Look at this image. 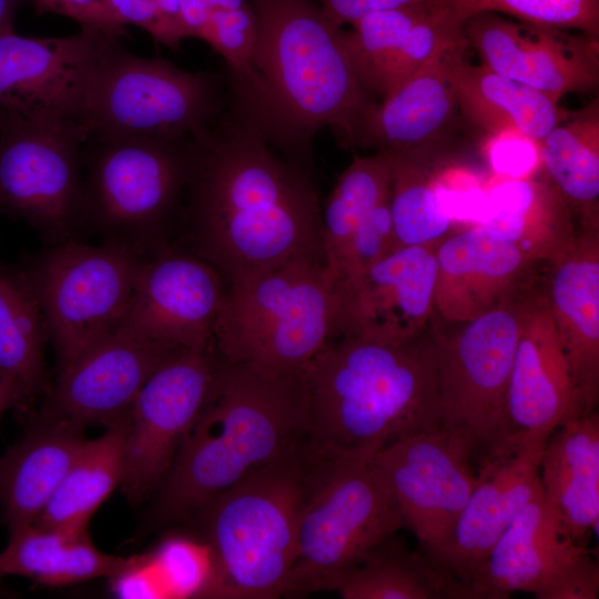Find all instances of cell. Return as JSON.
I'll use <instances>...</instances> for the list:
<instances>
[{
    "instance_id": "obj_1",
    "label": "cell",
    "mask_w": 599,
    "mask_h": 599,
    "mask_svg": "<svg viewBox=\"0 0 599 599\" xmlns=\"http://www.w3.org/2000/svg\"><path fill=\"white\" fill-rule=\"evenodd\" d=\"M272 144L247 111H223L192 138L174 243L214 266L226 285L296 260L325 263L311 170L277 156Z\"/></svg>"
},
{
    "instance_id": "obj_2",
    "label": "cell",
    "mask_w": 599,
    "mask_h": 599,
    "mask_svg": "<svg viewBox=\"0 0 599 599\" xmlns=\"http://www.w3.org/2000/svg\"><path fill=\"white\" fill-rule=\"evenodd\" d=\"M257 39L246 75L237 81L246 111L297 163L291 138L311 167L309 140L329 128L355 148L362 124L377 103L359 79L342 39L313 0H248ZM298 164V163H297Z\"/></svg>"
},
{
    "instance_id": "obj_3",
    "label": "cell",
    "mask_w": 599,
    "mask_h": 599,
    "mask_svg": "<svg viewBox=\"0 0 599 599\" xmlns=\"http://www.w3.org/2000/svg\"><path fill=\"white\" fill-rule=\"evenodd\" d=\"M305 376L303 445L311 465L374 457L395 439L441 428L430 325L398 344L337 336Z\"/></svg>"
},
{
    "instance_id": "obj_4",
    "label": "cell",
    "mask_w": 599,
    "mask_h": 599,
    "mask_svg": "<svg viewBox=\"0 0 599 599\" xmlns=\"http://www.w3.org/2000/svg\"><path fill=\"white\" fill-rule=\"evenodd\" d=\"M305 372L272 374L216 353L207 397L159 487L155 517L191 515L251 471L302 448Z\"/></svg>"
},
{
    "instance_id": "obj_5",
    "label": "cell",
    "mask_w": 599,
    "mask_h": 599,
    "mask_svg": "<svg viewBox=\"0 0 599 599\" xmlns=\"http://www.w3.org/2000/svg\"><path fill=\"white\" fill-rule=\"evenodd\" d=\"M339 291L325 263L296 260L226 285L213 327L223 359L297 374L337 336Z\"/></svg>"
},
{
    "instance_id": "obj_6",
    "label": "cell",
    "mask_w": 599,
    "mask_h": 599,
    "mask_svg": "<svg viewBox=\"0 0 599 599\" xmlns=\"http://www.w3.org/2000/svg\"><path fill=\"white\" fill-rule=\"evenodd\" d=\"M309 470L302 447L251 471L197 510L220 598L281 596L296 557Z\"/></svg>"
},
{
    "instance_id": "obj_7",
    "label": "cell",
    "mask_w": 599,
    "mask_h": 599,
    "mask_svg": "<svg viewBox=\"0 0 599 599\" xmlns=\"http://www.w3.org/2000/svg\"><path fill=\"white\" fill-rule=\"evenodd\" d=\"M192 136H88L81 150L82 225L149 256L174 243Z\"/></svg>"
},
{
    "instance_id": "obj_8",
    "label": "cell",
    "mask_w": 599,
    "mask_h": 599,
    "mask_svg": "<svg viewBox=\"0 0 599 599\" xmlns=\"http://www.w3.org/2000/svg\"><path fill=\"white\" fill-rule=\"evenodd\" d=\"M405 526L373 457L311 465L296 557L281 596L335 590L376 545Z\"/></svg>"
},
{
    "instance_id": "obj_9",
    "label": "cell",
    "mask_w": 599,
    "mask_h": 599,
    "mask_svg": "<svg viewBox=\"0 0 599 599\" xmlns=\"http://www.w3.org/2000/svg\"><path fill=\"white\" fill-rule=\"evenodd\" d=\"M106 37L85 94L81 124L97 139H179L205 132L224 111L221 79L129 52Z\"/></svg>"
},
{
    "instance_id": "obj_10",
    "label": "cell",
    "mask_w": 599,
    "mask_h": 599,
    "mask_svg": "<svg viewBox=\"0 0 599 599\" xmlns=\"http://www.w3.org/2000/svg\"><path fill=\"white\" fill-rule=\"evenodd\" d=\"M527 290L454 329L430 323L441 428L467 440L479 460L502 434Z\"/></svg>"
},
{
    "instance_id": "obj_11",
    "label": "cell",
    "mask_w": 599,
    "mask_h": 599,
    "mask_svg": "<svg viewBox=\"0 0 599 599\" xmlns=\"http://www.w3.org/2000/svg\"><path fill=\"white\" fill-rule=\"evenodd\" d=\"M145 256L114 243L73 238L50 245L22 266L41 306L59 370L114 332Z\"/></svg>"
},
{
    "instance_id": "obj_12",
    "label": "cell",
    "mask_w": 599,
    "mask_h": 599,
    "mask_svg": "<svg viewBox=\"0 0 599 599\" xmlns=\"http://www.w3.org/2000/svg\"><path fill=\"white\" fill-rule=\"evenodd\" d=\"M83 124L12 120L0 129V212L54 245L82 226Z\"/></svg>"
},
{
    "instance_id": "obj_13",
    "label": "cell",
    "mask_w": 599,
    "mask_h": 599,
    "mask_svg": "<svg viewBox=\"0 0 599 599\" xmlns=\"http://www.w3.org/2000/svg\"><path fill=\"white\" fill-rule=\"evenodd\" d=\"M470 599H597L598 561L564 527L542 487L493 547L469 585Z\"/></svg>"
},
{
    "instance_id": "obj_14",
    "label": "cell",
    "mask_w": 599,
    "mask_h": 599,
    "mask_svg": "<svg viewBox=\"0 0 599 599\" xmlns=\"http://www.w3.org/2000/svg\"><path fill=\"white\" fill-rule=\"evenodd\" d=\"M474 454L444 428L395 439L373 461L420 548L437 564L476 484Z\"/></svg>"
},
{
    "instance_id": "obj_15",
    "label": "cell",
    "mask_w": 599,
    "mask_h": 599,
    "mask_svg": "<svg viewBox=\"0 0 599 599\" xmlns=\"http://www.w3.org/2000/svg\"><path fill=\"white\" fill-rule=\"evenodd\" d=\"M216 363L214 345L180 349L146 379L128 413L121 488L140 502L160 487L182 439L199 415Z\"/></svg>"
},
{
    "instance_id": "obj_16",
    "label": "cell",
    "mask_w": 599,
    "mask_h": 599,
    "mask_svg": "<svg viewBox=\"0 0 599 599\" xmlns=\"http://www.w3.org/2000/svg\"><path fill=\"white\" fill-rule=\"evenodd\" d=\"M468 42L450 35L410 79L377 102L366 115L356 145L402 154L440 167L474 129L460 111L455 70Z\"/></svg>"
},
{
    "instance_id": "obj_17",
    "label": "cell",
    "mask_w": 599,
    "mask_h": 599,
    "mask_svg": "<svg viewBox=\"0 0 599 599\" xmlns=\"http://www.w3.org/2000/svg\"><path fill=\"white\" fill-rule=\"evenodd\" d=\"M225 288L214 266L172 243L143 260L116 329L172 349L206 348Z\"/></svg>"
},
{
    "instance_id": "obj_18",
    "label": "cell",
    "mask_w": 599,
    "mask_h": 599,
    "mask_svg": "<svg viewBox=\"0 0 599 599\" xmlns=\"http://www.w3.org/2000/svg\"><path fill=\"white\" fill-rule=\"evenodd\" d=\"M106 37L92 28L60 38L23 37L14 30L0 33L1 128L12 120L81 123L88 87Z\"/></svg>"
},
{
    "instance_id": "obj_19",
    "label": "cell",
    "mask_w": 599,
    "mask_h": 599,
    "mask_svg": "<svg viewBox=\"0 0 599 599\" xmlns=\"http://www.w3.org/2000/svg\"><path fill=\"white\" fill-rule=\"evenodd\" d=\"M468 45L490 70L534 88L559 103L599 87V39L583 32L481 12L461 26Z\"/></svg>"
},
{
    "instance_id": "obj_20",
    "label": "cell",
    "mask_w": 599,
    "mask_h": 599,
    "mask_svg": "<svg viewBox=\"0 0 599 599\" xmlns=\"http://www.w3.org/2000/svg\"><path fill=\"white\" fill-rule=\"evenodd\" d=\"M436 246L398 247L341 288L337 336L398 344L424 333L435 313Z\"/></svg>"
},
{
    "instance_id": "obj_21",
    "label": "cell",
    "mask_w": 599,
    "mask_h": 599,
    "mask_svg": "<svg viewBox=\"0 0 599 599\" xmlns=\"http://www.w3.org/2000/svg\"><path fill=\"white\" fill-rule=\"evenodd\" d=\"M177 351L115 329L59 370L35 417L109 426L128 415L146 379Z\"/></svg>"
},
{
    "instance_id": "obj_22",
    "label": "cell",
    "mask_w": 599,
    "mask_h": 599,
    "mask_svg": "<svg viewBox=\"0 0 599 599\" xmlns=\"http://www.w3.org/2000/svg\"><path fill=\"white\" fill-rule=\"evenodd\" d=\"M583 414L544 292L528 288L502 434L495 447L548 439L560 425Z\"/></svg>"
},
{
    "instance_id": "obj_23",
    "label": "cell",
    "mask_w": 599,
    "mask_h": 599,
    "mask_svg": "<svg viewBox=\"0 0 599 599\" xmlns=\"http://www.w3.org/2000/svg\"><path fill=\"white\" fill-rule=\"evenodd\" d=\"M546 441L504 443L479 460L477 484L439 560L468 590L495 544L541 489L539 464Z\"/></svg>"
},
{
    "instance_id": "obj_24",
    "label": "cell",
    "mask_w": 599,
    "mask_h": 599,
    "mask_svg": "<svg viewBox=\"0 0 599 599\" xmlns=\"http://www.w3.org/2000/svg\"><path fill=\"white\" fill-rule=\"evenodd\" d=\"M435 312L463 323L496 308L524 287L532 263L498 231L477 224L436 246Z\"/></svg>"
},
{
    "instance_id": "obj_25",
    "label": "cell",
    "mask_w": 599,
    "mask_h": 599,
    "mask_svg": "<svg viewBox=\"0 0 599 599\" xmlns=\"http://www.w3.org/2000/svg\"><path fill=\"white\" fill-rule=\"evenodd\" d=\"M548 264L542 288L585 414L599 399V230H579Z\"/></svg>"
},
{
    "instance_id": "obj_26",
    "label": "cell",
    "mask_w": 599,
    "mask_h": 599,
    "mask_svg": "<svg viewBox=\"0 0 599 599\" xmlns=\"http://www.w3.org/2000/svg\"><path fill=\"white\" fill-rule=\"evenodd\" d=\"M65 422L32 419L0 457V518L9 532L34 524L88 439Z\"/></svg>"
},
{
    "instance_id": "obj_27",
    "label": "cell",
    "mask_w": 599,
    "mask_h": 599,
    "mask_svg": "<svg viewBox=\"0 0 599 599\" xmlns=\"http://www.w3.org/2000/svg\"><path fill=\"white\" fill-rule=\"evenodd\" d=\"M542 491L571 538L583 545L599 520V418L575 417L547 439L539 464Z\"/></svg>"
},
{
    "instance_id": "obj_28",
    "label": "cell",
    "mask_w": 599,
    "mask_h": 599,
    "mask_svg": "<svg viewBox=\"0 0 599 599\" xmlns=\"http://www.w3.org/2000/svg\"><path fill=\"white\" fill-rule=\"evenodd\" d=\"M575 215L547 177L508 179L486 197L480 224L509 238L532 264L549 262L575 240Z\"/></svg>"
},
{
    "instance_id": "obj_29",
    "label": "cell",
    "mask_w": 599,
    "mask_h": 599,
    "mask_svg": "<svg viewBox=\"0 0 599 599\" xmlns=\"http://www.w3.org/2000/svg\"><path fill=\"white\" fill-rule=\"evenodd\" d=\"M455 82L463 116L490 138L516 133L538 144L568 112L545 93L464 58Z\"/></svg>"
},
{
    "instance_id": "obj_30",
    "label": "cell",
    "mask_w": 599,
    "mask_h": 599,
    "mask_svg": "<svg viewBox=\"0 0 599 599\" xmlns=\"http://www.w3.org/2000/svg\"><path fill=\"white\" fill-rule=\"evenodd\" d=\"M0 552V580L7 576L29 578L40 585L62 587L97 578L111 579L129 558L101 552L87 530L22 526L9 532Z\"/></svg>"
},
{
    "instance_id": "obj_31",
    "label": "cell",
    "mask_w": 599,
    "mask_h": 599,
    "mask_svg": "<svg viewBox=\"0 0 599 599\" xmlns=\"http://www.w3.org/2000/svg\"><path fill=\"white\" fill-rule=\"evenodd\" d=\"M45 319L22 267L0 264V375L18 398L20 414L48 390Z\"/></svg>"
},
{
    "instance_id": "obj_32",
    "label": "cell",
    "mask_w": 599,
    "mask_h": 599,
    "mask_svg": "<svg viewBox=\"0 0 599 599\" xmlns=\"http://www.w3.org/2000/svg\"><path fill=\"white\" fill-rule=\"evenodd\" d=\"M335 590L344 599H470L449 571L394 534L372 548Z\"/></svg>"
},
{
    "instance_id": "obj_33",
    "label": "cell",
    "mask_w": 599,
    "mask_h": 599,
    "mask_svg": "<svg viewBox=\"0 0 599 599\" xmlns=\"http://www.w3.org/2000/svg\"><path fill=\"white\" fill-rule=\"evenodd\" d=\"M547 177L569 204L579 230H599V99L565 118L537 144Z\"/></svg>"
},
{
    "instance_id": "obj_34",
    "label": "cell",
    "mask_w": 599,
    "mask_h": 599,
    "mask_svg": "<svg viewBox=\"0 0 599 599\" xmlns=\"http://www.w3.org/2000/svg\"><path fill=\"white\" fill-rule=\"evenodd\" d=\"M128 415L87 440L34 524L87 530L95 510L121 485L124 474Z\"/></svg>"
},
{
    "instance_id": "obj_35",
    "label": "cell",
    "mask_w": 599,
    "mask_h": 599,
    "mask_svg": "<svg viewBox=\"0 0 599 599\" xmlns=\"http://www.w3.org/2000/svg\"><path fill=\"white\" fill-rule=\"evenodd\" d=\"M392 155L354 156L322 207L325 263L344 247L372 211L389 197Z\"/></svg>"
},
{
    "instance_id": "obj_36",
    "label": "cell",
    "mask_w": 599,
    "mask_h": 599,
    "mask_svg": "<svg viewBox=\"0 0 599 599\" xmlns=\"http://www.w3.org/2000/svg\"><path fill=\"white\" fill-rule=\"evenodd\" d=\"M390 155L389 207L397 246L438 244L451 224L435 186L439 167Z\"/></svg>"
},
{
    "instance_id": "obj_37",
    "label": "cell",
    "mask_w": 599,
    "mask_h": 599,
    "mask_svg": "<svg viewBox=\"0 0 599 599\" xmlns=\"http://www.w3.org/2000/svg\"><path fill=\"white\" fill-rule=\"evenodd\" d=\"M427 8L428 0H422L373 12L355 22L352 30L342 32L353 65L372 95Z\"/></svg>"
},
{
    "instance_id": "obj_38",
    "label": "cell",
    "mask_w": 599,
    "mask_h": 599,
    "mask_svg": "<svg viewBox=\"0 0 599 599\" xmlns=\"http://www.w3.org/2000/svg\"><path fill=\"white\" fill-rule=\"evenodd\" d=\"M455 26L481 12L504 13L519 21L583 32L599 39V0H433Z\"/></svg>"
},
{
    "instance_id": "obj_39",
    "label": "cell",
    "mask_w": 599,
    "mask_h": 599,
    "mask_svg": "<svg viewBox=\"0 0 599 599\" xmlns=\"http://www.w3.org/2000/svg\"><path fill=\"white\" fill-rule=\"evenodd\" d=\"M257 39V19L250 1L236 9H212L201 40L221 54L235 80L246 75Z\"/></svg>"
},
{
    "instance_id": "obj_40",
    "label": "cell",
    "mask_w": 599,
    "mask_h": 599,
    "mask_svg": "<svg viewBox=\"0 0 599 599\" xmlns=\"http://www.w3.org/2000/svg\"><path fill=\"white\" fill-rule=\"evenodd\" d=\"M40 14L54 13L68 17L81 28L100 30L108 35L119 38L125 33L111 12L108 0H27Z\"/></svg>"
},
{
    "instance_id": "obj_41",
    "label": "cell",
    "mask_w": 599,
    "mask_h": 599,
    "mask_svg": "<svg viewBox=\"0 0 599 599\" xmlns=\"http://www.w3.org/2000/svg\"><path fill=\"white\" fill-rule=\"evenodd\" d=\"M493 138L489 158L494 169L509 179L528 176L539 160L537 143L516 133Z\"/></svg>"
},
{
    "instance_id": "obj_42",
    "label": "cell",
    "mask_w": 599,
    "mask_h": 599,
    "mask_svg": "<svg viewBox=\"0 0 599 599\" xmlns=\"http://www.w3.org/2000/svg\"><path fill=\"white\" fill-rule=\"evenodd\" d=\"M108 4L121 26L139 27L155 42L165 45V34L155 0H108Z\"/></svg>"
},
{
    "instance_id": "obj_43",
    "label": "cell",
    "mask_w": 599,
    "mask_h": 599,
    "mask_svg": "<svg viewBox=\"0 0 599 599\" xmlns=\"http://www.w3.org/2000/svg\"><path fill=\"white\" fill-rule=\"evenodd\" d=\"M323 16L336 28L354 24L373 12L410 4L422 0H317Z\"/></svg>"
},
{
    "instance_id": "obj_44",
    "label": "cell",
    "mask_w": 599,
    "mask_h": 599,
    "mask_svg": "<svg viewBox=\"0 0 599 599\" xmlns=\"http://www.w3.org/2000/svg\"><path fill=\"white\" fill-rule=\"evenodd\" d=\"M165 34V45L177 49L189 38L183 21L180 0H155Z\"/></svg>"
},
{
    "instance_id": "obj_45",
    "label": "cell",
    "mask_w": 599,
    "mask_h": 599,
    "mask_svg": "<svg viewBox=\"0 0 599 599\" xmlns=\"http://www.w3.org/2000/svg\"><path fill=\"white\" fill-rule=\"evenodd\" d=\"M180 6L189 38L202 39L210 9L202 0H180Z\"/></svg>"
},
{
    "instance_id": "obj_46",
    "label": "cell",
    "mask_w": 599,
    "mask_h": 599,
    "mask_svg": "<svg viewBox=\"0 0 599 599\" xmlns=\"http://www.w3.org/2000/svg\"><path fill=\"white\" fill-rule=\"evenodd\" d=\"M27 0H0V33L14 30V18Z\"/></svg>"
},
{
    "instance_id": "obj_47",
    "label": "cell",
    "mask_w": 599,
    "mask_h": 599,
    "mask_svg": "<svg viewBox=\"0 0 599 599\" xmlns=\"http://www.w3.org/2000/svg\"><path fill=\"white\" fill-rule=\"evenodd\" d=\"M9 409H18V398L12 387L0 375V420Z\"/></svg>"
},
{
    "instance_id": "obj_48",
    "label": "cell",
    "mask_w": 599,
    "mask_h": 599,
    "mask_svg": "<svg viewBox=\"0 0 599 599\" xmlns=\"http://www.w3.org/2000/svg\"><path fill=\"white\" fill-rule=\"evenodd\" d=\"M206 7L212 9H236L248 4V0H202Z\"/></svg>"
},
{
    "instance_id": "obj_49",
    "label": "cell",
    "mask_w": 599,
    "mask_h": 599,
    "mask_svg": "<svg viewBox=\"0 0 599 599\" xmlns=\"http://www.w3.org/2000/svg\"><path fill=\"white\" fill-rule=\"evenodd\" d=\"M1 124H2V116H1V114H0V126H1Z\"/></svg>"
},
{
    "instance_id": "obj_50",
    "label": "cell",
    "mask_w": 599,
    "mask_h": 599,
    "mask_svg": "<svg viewBox=\"0 0 599 599\" xmlns=\"http://www.w3.org/2000/svg\"><path fill=\"white\" fill-rule=\"evenodd\" d=\"M0 592H2V591H1V587H0Z\"/></svg>"
}]
</instances>
